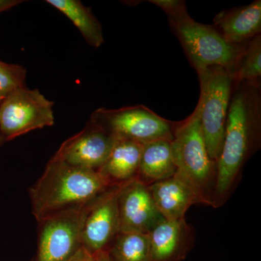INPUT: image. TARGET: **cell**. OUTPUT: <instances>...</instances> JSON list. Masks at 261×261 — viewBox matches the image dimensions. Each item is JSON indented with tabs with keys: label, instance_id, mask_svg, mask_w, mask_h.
<instances>
[{
	"label": "cell",
	"instance_id": "obj_1",
	"mask_svg": "<svg viewBox=\"0 0 261 261\" xmlns=\"http://www.w3.org/2000/svg\"><path fill=\"white\" fill-rule=\"evenodd\" d=\"M260 81L233 84L224 143L216 161L214 208L226 203L240 181L244 166L260 148Z\"/></svg>",
	"mask_w": 261,
	"mask_h": 261
},
{
	"label": "cell",
	"instance_id": "obj_2",
	"mask_svg": "<svg viewBox=\"0 0 261 261\" xmlns=\"http://www.w3.org/2000/svg\"><path fill=\"white\" fill-rule=\"evenodd\" d=\"M111 187L98 171L75 167L51 158L42 176L29 188L37 221L92 202Z\"/></svg>",
	"mask_w": 261,
	"mask_h": 261
},
{
	"label": "cell",
	"instance_id": "obj_3",
	"mask_svg": "<svg viewBox=\"0 0 261 261\" xmlns=\"http://www.w3.org/2000/svg\"><path fill=\"white\" fill-rule=\"evenodd\" d=\"M200 109L184 121L176 122L171 141L177 176L193 190L200 204L212 207L217 167L206 147L200 123Z\"/></svg>",
	"mask_w": 261,
	"mask_h": 261
},
{
	"label": "cell",
	"instance_id": "obj_4",
	"mask_svg": "<svg viewBox=\"0 0 261 261\" xmlns=\"http://www.w3.org/2000/svg\"><path fill=\"white\" fill-rule=\"evenodd\" d=\"M168 21L196 71L217 66L233 73L244 44H229L214 27L198 23L187 11Z\"/></svg>",
	"mask_w": 261,
	"mask_h": 261
},
{
	"label": "cell",
	"instance_id": "obj_5",
	"mask_svg": "<svg viewBox=\"0 0 261 261\" xmlns=\"http://www.w3.org/2000/svg\"><path fill=\"white\" fill-rule=\"evenodd\" d=\"M200 84L197 104L206 147L211 159L217 161L224 143L225 128L232 92L233 75L221 67H209L197 72Z\"/></svg>",
	"mask_w": 261,
	"mask_h": 261
},
{
	"label": "cell",
	"instance_id": "obj_6",
	"mask_svg": "<svg viewBox=\"0 0 261 261\" xmlns=\"http://www.w3.org/2000/svg\"><path fill=\"white\" fill-rule=\"evenodd\" d=\"M89 121L102 127L116 140L141 144L172 140L176 124L142 105L118 109L100 108L92 113Z\"/></svg>",
	"mask_w": 261,
	"mask_h": 261
},
{
	"label": "cell",
	"instance_id": "obj_7",
	"mask_svg": "<svg viewBox=\"0 0 261 261\" xmlns=\"http://www.w3.org/2000/svg\"><path fill=\"white\" fill-rule=\"evenodd\" d=\"M97 199L37 221V250L31 261H68L82 247L84 223Z\"/></svg>",
	"mask_w": 261,
	"mask_h": 261
},
{
	"label": "cell",
	"instance_id": "obj_8",
	"mask_svg": "<svg viewBox=\"0 0 261 261\" xmlns=\"http://www.w3.org/2000/svg\"><path fill=\"white\" fill-rule=\"evenodd\" d=\"M54 102L39 89L21 87L0 102V135L4 142L55 123Z\"/></svg>",
	"mask_w": 261,
	"mask_h": 261
},
{
	"label": "cell",
	"instance_id": "obj_9",
	"mask_svg": "<svg viewBox=\"0 0 261 261\" xmlns=\"http://www.w3.org/2000/svg\"><path fill=\"white\" fill-rule=\"evenodd\" d=\"M122 185L110 187L99 195L87 215L82 245L94 257L108 252L121 233L118 195Z\"/></svg>",
	"mask_w": 261,
	"mask_h": 261
},
{
	"label": "cell",
	"instance_id": "obj_10",
	"mask_svg": "<svg viewBox=\"0 0 261 261\" xmlns=\"http://www.w3.org/2000/svg\"><path fill=\"white\" fill-rule=\"evenodd\" d=\"M117 140L102 127L89 121L83 129L62 144L53 158L75 167L98 171Z\"/></svg>",
	"mask_w": 261,
	"mask_h": 261
},
{
	"label": "cell",
	"instance_id": "obj_11",
	"mask_svg": "<svg viewBox=\"0 0 261 261\" xmlns=\"http://www.w3.org/2000/svg\"><path fill=\"white\" fill-rule=\"evenodd\" d=\"M121 233H149L165 219L148 186L137 178L121 185L118 195Z\"/></svg>",
	"mask_w": 261,
	"mask_h": 261
},
{
	"label": "cell",
	"instance_id": "obj_12",
	"mask_svg": "<svg viewBox=\"0 0 261 261\" xmlns=\"http://www.w3.org/2000/svg\"><path fill=\"white\" fill-rule=\"evenodd\" d=\"M153 261H182L195 244V230L181 219H165L148 233Z\"/></svg>",
	"mask_w": 261,
	"mask_h": 261
},
{
	"label": "cell",
	"instance_id": "obj_13",
	"mask_svg": "<svg viewBox=\"0 0 261 261\" xmlns=\"http://www.w3.org/2000/svg\"><path fill=\"white\" fill-rule=\"evenodd\" d=\"M215 28L225 40L241 46L261 33V1L220 12L214 18Z\"/></svg>",
	"mask_w": 261,
	"mask_h": 261
},
{
	"label": "cell",
	"instance_id": "obj_14",
	"mask_svg": "<svg viewBox=\"0 0 261 261\" xmlns=\"http://www.w3.org/2000/svg\"><path fill=\"white\" fill-rule=\"evenodd\" d=\"M158 210L166 220L184 219L192 205L200 204L197 195L176 176L149 185Z\"/></svg>",
	"mask_w": 261,
	"mask_h": 261
},
{
	"label": "cell",
	"instance_id": "obj_15",
	"mask_svg": "<svg viewBox=\"0 0 261 261\" xmlns=\"http://www.w3.org/2000/svg\"><path fill=\"white\" fill-rule=\"evenodd\" d=\"M142 145L130 140H117L109 157L98 172L111 187L137 178Z\"/></svg>",
	"mask_w": 261,
	"mask_h": 261
},
{
	"label": "cell",
	"instance_id": "obj_16",
	"mask_svg": "<svg viewBox=\"0 0 261 261\" xmlns=\"http://www.w3.org/2000/svg\"><path fill=\"white\" fill-rule=\"evenodd\" d=\"M176 166L171 152V141L159 140L142 145L137 178L146 185L175 176Z\"/></svg>",
	"mask_w": 261,
	"mask_h": 261
},
{
	"label": "cell",
	"instance_id": "obj_17",
	"mask_svg": "<svg viewBox=\"0 0 261 261\" xmlns=\"http://www.w3.org/2000/svg\"><path fill=\"white\" fill-rule=\"evenodd\" d=\"M48 4L59 10L78 29L91 47H100L104 42L102 28L90 9L79 0H47Z\"/></svg>",
	"mask_w": 261,
	"mask_h": 261
},
{
	"label": "cell",
	"instance_id": "obj_18",
	"mask_svg": "<svg viewBox=\"0 0 261 261\" xmlns=\"http://www.w3.org/2000/svg\"><path fill=\"white\" fill-rule=\"evenodd\" d=\"M108 253L112 261H153L148 233H120Z\"/></svg>",
	"mask_w": 261,
	"mask_h": 261
},
{
	"label": "cell",
	"instance_id": "obj_19",
	"mask_svg": "<svg viewBox=\"0 0 261 261\" xmlns=\"http://www.w3.org/2000/svg\"><path fill=\"white\" fill-rule=\"evenodd\" d=\"M233 84L257 82L261 76V35L244 44L238 64L233 73Z\"/></svg>",
	"mask_w": 261,
	"mask_h": 261
},
{
	"label": "cell",
	"instance_id": "obj_20",
	"mask_svg": "<svg viewBox=\"0 0 261 261\" xmlns=\"http://www.w3.org/2000/svg\"><path fill=\"white\" fill-rule=\"evenodd\" d=\"M27 73L22 65L0 61V102L16 89L25 87Z\"/></svg>",
	"mask_w": 261,
	"mask_h": 261
},
{
	"label": "cell",
	"instance_id": "obj_21",
	"mask_svg": "<svg viewBox=\"0 0 261 261\" xmlns=\"http://www.w3.org/2000/svg\"><path fill=\"white\" fill-rule=\"evenodd\" d=\"M148 2L162 9L168 18L178 16L187 11L186 3L181 0H149Z\"/></svg>",
	"mask_w": 261,
	"mask_h": 261
},
{
	"label": "cell",
	"instance_id": "obj_22",
	"mask_svg": "<svg viewBox=\"0 0 261 261\" xmlns=\"http://www.w3.org/2000/svg\"><path fill=\"white\" fill-rule=\"evenodd\" d=\"M68 261H96L95 257L82 247Z\"/></svg>",
	"mask_w": 261,
	"mask_h": 261
},
{
	"label": "cell",
	"instance_id": "obj_23",
	"mask_svg": "<svg viewBox=\"0 0 261 261\" xmlns=\"http://www.w3.org/2000/svg\"><path fill=\"white\" fill-rule=\"evenodd\" d=\"M23 2L20 0H0V13L11 9L13 7L20 4Z\"/></svg>",
	"mask_w": 261,
	"mask_h": 261
},
{
	"label": "cell",
	"instance_id": "obj_24",
	"mask_svg": "<svg viewBox=\"0 0 261 261\" xmlns=\"http://www.w3.org/2000/svg\"><path fill=\"white\" fill-rule=\"evenodd\" d=\"M96 261H112L109 255H108V252H102V253L99 254L95 257Z\"/></svg>",
	"mask_w": 261,
	"mask_h": 261
},
{
	"label": "cell",
	"instance_id": "obj_25",
	"mask_svg": "<svg viewBox=\"0 0 261 261\" xmlns=\"http://www.w3.org/2000/svg\"><path fill=\"white\" fill-rule=\"evenodd\" d=\"M4 141H3V138H2L1 135H0V147L4 144Z\"/></svg>",
	"mask_w": 261,
	"mask_h": 261
}]
</instances>
